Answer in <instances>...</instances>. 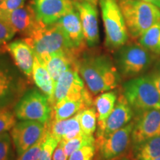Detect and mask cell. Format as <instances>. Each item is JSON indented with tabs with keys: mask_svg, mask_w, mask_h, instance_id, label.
I'll return each mask as SVG.
<instances>
[{
	"mask_svg": "<svg viewBox=\"0 0 160 160\" xmlns=\"http://www.w3.org/2000/svg\"><path fill=\"white\" fill-rule=\"evenodd\" d=\"M16 91L14 77L0 68V108L8 107Z\"/></svg>",
	"mask_w": 160,
	"mask_h": 160,
	"instance_id": "cb8c5ba5",
	"label": "cell"
},
{
	"mask_svg": "<svg viewBox=\"0 0 160 160\" xmlns=\"http://www.w3.org/2000/svg\"><path fill=\"white\" fill-rule=\"evenodd\" d=\"M117 160H133V159H130V158L127 157H123L120 158V159H117Z\"/></svg>",
	"mask_w": 160,
	"mask_h": 160,
	"instance_id": "f35d334b",
	"label": "cell"
},
{
	"mask_svg": "<svg viewBox=\"0 0 160 160\" xmlns=\"http://www.w3.org/2000/svg\"><path fill=\"white\" fill-rule=\"evenodd\" d=\"M46 136H47V130H46L42 137L35 145L31 146L29 149H28L23 153L19 155L17 160H39L40 155H41L43 142L45 141Z\"/></svg>",
	"mask_w": 160,
	"mask_h": 160,
	"instance_id": "4dcf8cb0",
	"label": "cell"
},
{
	"mask_svg": "<svg viewBox=\"0 0 160 160\" xmlns=\"http://www.w3.org/2000/svg\"><path fill=\"white\" fill-rule=\"evenodd\" d=\"M73 1H86V2H89L93 5H97V2L98 0H73Z\"/></svg>",
	"mask_w": 160,
	"mask_h": 160,
	"instance_id": "74e56055",
	"label": "cell"
},
{
	"mask_svg": "<svg viewBox=\"0 0 160 160\" xmlns=\"http://www.w3.org/2000/svg\"><path fill=\"white\" fill-rule=\"evenodd\" d=\"M79 13L84 37L88 47H95L99 42V30L97 5L86 1H73Z\"/></svg>",
	"mask_w": 160,
	"mask_h": 160,
	"instance_id": "5bb4252c",
	"label": "cell"
},
{
	"mask_svg": "<svg viewBox=\"0 0 160 160\" xmlns=\"http://www.w3.org/2000/svg\"><path fill=\"white\" fill-rule=\"evenodd\" d=\"M153 160H160V157H157V158H156V159H153Z\"/></svg>",
	"mask_w": 160,
	"mask_h": 160,
	"instance_id": "ab89813d",
	"label": "cell"
},
{
	"mask_svg": "<svg viewBox=\"0 0 160 160\" xmlns=\"http://www.w3.org/2000/svg\"><path fill=\"white\" fill-rule=\"evenodd\" d=\"M151 53L139 44H125L118 48L114 63L121 77H137L145 72L153 62Z\"/></svg>",
	"mask_w": 160,
	"mask_h": 160,
	"instance_id": "8992f818",
	"label": "cell"
},
{
	"mask_svg": "<svg viewBox=\"0 0 160 160\" xmlns=\"http://www.w3.org/2000/svg\"><path fill=\"white\" fill-rule=\"evenodd\" d=\"M59 142L60 140L52 136L47 128V136L43 142L41 155L39 160H52L53 152Z\"/></svg>",
	"mask_w": 160,
	"mask_h": 160,
	"instance_id": "f1b7e54d",
	"label": "cell"
},
{
	"mask_svg": "<svg viewBox=\"0 0 160 160\" xmlns=\"http://www.w3.org/2000/svg\"><path fill=\"white\" fill-rule=\"evenodd\" d=\"M105 32V45L117 50L127 44L129 33L117 0H99Z\"/></svg>",
	"mask_w": 160,
	"mask_h": 160,
	"instance_id": "5b68a950",
	"label": "cell"
},
{
	"mask_svg": "<svg viewBox=\"0 0 160 160\" xmlns=\"http://www.w3.org/2000/svg\"><path fill=\"white\" fill-rule=\"evenodd\" d=\"M77 67L88 91L96 95L115 89L121 82V76L115 63L108 56L81 53Z\"/></svg>",
	"mask_w": 160,
	"mask_h": 160,
	"instance_id": "6da1fadb",
	"label": "cell"
},
{
	"mask_svg": "<svg viewBox=\"0 0 160 160\" xmlns=\"http://www.w3.org/2000/svg\"><path fill=\"white\" fill-rule=\"evenodd\" d=\"M12 159L11 137L8 132H5L0 134V160H12Z\"/></svg>",
	"mask_w": 160,
	"mask_h": 160,
	"instance_id": "f546056e",
	"label": "cell"
},
{
	"mask_svg": "<svg viewBox=\"0 0 160 160\" xmlns=\"http://www.w3.org/2000/svg\"><path fill=\"white\" fill-rule=\"evenodd\" d=\"M117 99L115 91H105L96 98L93 105L97 111L98 122H103L107 119L114 108Z\"/></svg>",
	"mask_w": 160,
	"mask_h": 160,
	"instance_id": "603a6c76",
	"label": "cell"
},
{
	"mask_svg": "<svg viewBox=\"0 0 160 160\" xmlns=\"http://www.w3.org/2000/svg\"><path fill=\"white\" fill-rule=\"evenodd\" d=\"M92 93L85 86L77 65L65 71L55 84L54 93L50 100L52 109L63 99H91Z\"/></svg>",
	"mask_w": 160,
	"mask_h": 160,
	"instance_id": "9c48e42d",
	"label": "cell"
},
{
	"mask_svg": "<svg viewBox=\"0 0 160 160\" xmlns=\"http://www.w3.org/2000/svg\"><path fill=\"white\" fill-rule=\"evenodd\" d=\"M122 88L123 95L136 116L149 110H160V93L149 74L129 79Z\"/></svg>",
	"mask_w": 160,
	"mask_h": 160,
	"instance_id": "277c9868",
	"label": "cell"
},
{
	"mask_svg": "<svg viewBox=\"0 0 160 160\" xmlns=\"http://www.w3.org/2000/svg\"><path fill=\"white\" fill-rule=\"evenodd\" d=\"M79 124L84 134L92 136L97 129V114L95 108L90 107L79 112Z\"/></svg>",
	"mask_w": 160,
	"mask_h": 160,
	"instance_id": "484cf974",
	"label": "cell"
},
{
	"mask_svg": "<svg viewBox=\"0 0 160 160\" xmlns=\"http://www.w3.org/2000/svg\"><path fill=\"white\" fill-rule=\"evenodd\" d=\"M31 6L37 21L45 25L57 22L75 8L72 0H33Z\"/></svg>",
	"mask_w": 160,
	"mask_h": 160,
	"instance_id": "7c38bea8",
	"label": "cell"
},
{
	"mask_svg": "<svg viewBox=\"0 0 160 160\" xmlns=\"http://www.w3.org/2000/svg\"><path fill=\"white\" fill-rule=\"evenodd\" d=\"M52 107L49 99L37 89L28 91L14 108V113L19 120L37 121L48 123L51 119Z\"/></svg>",
	"mask_w": 160,
	"mask_h": 160,
	"instance_id": "52a82bcc",
	"label": "cell"
},
{
	"mask_svg": "<svg viewBox=\"0 0 160 160\" xmlns=\"http://www.w3.org/2000/svg\"><path fill=\"white\" fill-rule=\"evenodd\" d=\"M139 44L152 53L160 54V21L140 36Z\"/></svg>",
	"mask_w": 160,
	"mask_h": 160,
	"instance_id": "d4e9b609",
	"label": "cell"
},
{
	"mask_svg": "<svg viewBox=\"0 0 160 160\" xmlns=\"http://www.w3.org/2000/svg\"><path fill=\"white\" fill-rule=\"evenodd\" d=\"M24 39L42 64L48 58L57 53H71L77 57L82 53L73 49L58 22L48 25L39 22L35 29Z\"/></svg>",
	"mask_w": 160,
	"mask_h": 160,
	"instance_id": "7a4b0ae2",
	"label": "cell"
},
{
	"mask_svg": "<svg viewBox=\"0 0 160 160\" xmlns=\"http://www.w3.org/2000/svg\"><path fill=\"white\" fill-rule=\"evenodd\" d=\"M2 53V50H1V47H0V53Z\"/></svg>",
	"mask_w": 160,
	"mask_h": 160,
	"instance_id": "60d3db41",
	"label": "cell"
},
{
	"mask_svg": "<svg viewBox=\"0 0 160 160\" xmlns=\"http://www.w3.org/2000/svg\"><path fill=\"white\" fill-rule=\"evenodd\" d=\"M160 157V135L133 147V160H153Z\"/></svg>",
	"mask_w": 160,
	"mask_h": 160,
	"instance_id": "7402d4cb",
	"label": "cell"
},
{
	"mask_svg": "<svg viewBox=\"0 0 160 160\" xmlns=\"http://www.w3.org/2000/svg\"><path fill=\"white\" fill-rule=\"evenodd\" d=\"M134 121L105 137L96 138V160H117L125 157L131 144Z\"/></svg>",
	"mask_w": 160,
	"mask_h": 160,
	"instance_id": "ba28073f",
	"label": "cell"
},
{
	"mask_svg": "<svg viewBox=\"0 0 160 160\" xmlns=\"http://www.w3.org/2000/svg\"><path fill=\"white\" fill-rule=\"evenodd\" d=\"M3 1V0H0V4H1V2H2Z\"/></svg>",
	"mask_w": 160,
	"mask_h": 160,
	"instance_id": "b9f144b4",
	"label": "cell"
},
{
	"mask_svg": "<svg viewBox=\"0 0 160 160\" xmlns=\"http://www.w3.org/2000/svg\"><path fill=\"white\" fill-rule=\"evenodd\" d=\"M96 143V139L93 135L89 136L82 133L74 139L65 142V151L68 157H69L75 151L87 145H93Z\"/></svg>",
	"mask_w": 160,
	"mask_h": 160,
	"instance_id": "4316f807",
	"label": "cell"
},
{
	"mask_svg": "<svg viewBox=\"0 0 160 160\" xmlns=\"http://www.w3.org/2000/svg\"><path fill=\"white\" fill-rule=\"evenodd\" d=\"M79 112L68 119L63 120H50L47 123L48 131L52 136L57 139L65 142L74 139L82 134L81 127L79 124Z\"/></svg>",
	"mask_w": 160,
	"mask_h": 160,
	"instance_id": "ac0fdd59",
	"label": "cell"
},
{
	"mask_svg": "<svg viewBox=\"0 0 160 160\" xmlns=\"http://www.w3.org/2000/svg\"><path fill=\"white\" fill-rule=\"evenodd\" d=\"M47 130V123L42 124L37 121L22 120L17 122L11 130L12 141L18 155H21L35 145L42 137Z\"/></svg>",
	"mask_w": 160,
	"mask_h": 160,
	"instance_id": "30bf717a",
	"label": "cell"
},
{
	"mask_svg": "<svg viewBox=\"0 0 160 160\" xmlns=\"http://www.w3.org/2000/svg\"><path fill=\"white\" fill-rule=\"evenodd\" d=\"M32 77L36 85L48 98L50 102L54 93L55 82L45 66L37 57L33 64Z\"/></svg>",
	"mask_w": 160,
	"mask_h": 160,
	"instance_id": "44dd1931",
	"label": "cell"
},
{
	"mask_svg": "<svg viewBox=\"0 0 160 160\" xmlns=\"http://www.w3.org/2000/svg\"><path fill=\"white\" fill-rule=\"evenodd\" d=\"M0 16L8 22L16 33H21L25 37H28L39 23L31 5H24L7 13L0 12Z\"/></svg>",
	"mask_w": 160,
	"mask_h": 160,
	"instance_id": "2e32d148",
	"label": "cell"
},
{
	"mask_svg": "<svg viewBox=\"0 0 160 160\" xmlns=\"http://www.w3.org/2000/svg\"><path fill=\"white\" fill-rule=\"evenodd\" d=\"M17 117L14 112L11 111L8 107L0 108V134L8 132L17 124Z\"/></svg>",
	"mask_w": 160,
	"mask_h": 160,
	"instance_id": "83f0119b",
	"label": "cell"
},
{
	"mask_svg": "<svg viewBox=\"0 0 160 160\" xmlns=\"http://www.w3.org/2000/svg\"><path fill=\"white\" fill-rule=\"evenodd\" d=\"M67 158L65 151V141L61 140L53 152L52 160H67Z\"/></svg>",
	"mask_w": 160,
	"mask_h": 160,
	"instance_id": "e575fe53",
	"label": "cell"
},
{
	"mask_svg": "<svg viewBox=\"0 0 160 160\" xmlns=\"http://www.w3.org/2000/svg\"><path fill=\"white\" fill-rule=\"evenodd\" d=\"M93 104V99L80 100L63 99L56 104L53 108L51 118L56 121L68 119L82 110L92 107Z\"/></svg>",
	"mask_w": 160,
	"mask_h": 160,
	"instance_id": "ffe728a7",
	"label": "cell"
},
{
	"mask_svg": "<svg viewBox=\"0 0 160 160\" xmlns=\"http://www.w3.org/2000/svg\"><path fill=\"white\" fill-rule=\"evenodd\" d=\"M149 76L151 77V79L153 80L156 88H157L158 91L160 93V66L157 67L151 74H149Z\"/></svg>",
	"mask_w": 160,
	"mask_h": 160,
	"instance_id": "d590c367",
	"label": "cell"
},
{
	"mask_svg": "<svg viewBox=\"0 0 160 160\" xmlns=\"http://www.w3.org/2000/svg\"><path fill=\"white\" fill-rule=\"evenodd\" d=\"M57 22L65 32L73 49L79 53H82L87 44L84 37L79 13L76 8L60 18Z\"/></svg>",
	"mask_w": 160,
	"mask_h": 160,
	"instance_id": "9a60e30c",
	"label": "cell"
},
{
	"mask_svg": "<svg viewBox=\"0 0 160 160\" xmlns=\"http://www.w3.org/2000/svg\"><path fill=\"white\" fill-rule=\"evenodd\" d=\"M142 1L151 3L152 5L157 6V7H158L160 9V0H142Z\"/></svg>",
	"mask_w": 160,
	"mask_h": 160,
	"instance_id": "8d00e7d4",
	"label": "cell"
},
{
	"mask_svg": "<svg viewBox=\"0 0 160 160\" xmlns=\"http://www.w3.org/2000/svg\"><path fill=\"white\" fill-rule=\"evenodd\" d=\"M134 112L125 96L120 94L115 107L103 122H98L97 138L105 137L131 122L134 117Z\"/></svg>",
	"mask_w": 160,
	"mask_h": 160,
	"instance_id": "8fae6325",
	"label": "cell"
},
{
	"mask_svg": "<svg viewBox=\"0 0 160 160\" xmlns=\"http://www.w3.org/2000/svg\"><path fill=\"white\" fill-rule=\"evenodd\" d=\"M5 50L11 55L16 65L26 77L31 78L36 56L25 39H17L5 45Z\"/></svg>",
	"mask_w": 160,
	"mask_h": 160,
	"instance_id": "e0dca14e",
	"label": "cell"
},
{
	"mask_svg": "<svg viewBox=\"0 0 160 160\" xmlns=\"http://www.w3.org/2000/svg\"><path fill=\"white\" fill-rule=\"evenodd\" d=\"M160 135V110L152 109L137 115L131 133L133 147Z\"/></svg>",
	"mask_w": 160,
	"mask_h": 160,
	"instance_id": "4fadbf2b",
	"label": "cell"
},
{
	"mask_svg": "<svg viewBox=\"0 0 160 160\" xmlns=\"http://www.w3.org/2000/svg\"><path fill=\"white\" fill-rule=\"evenodd\" d=\"M78 58L79 57L71 53H57L48 58L43 65L56 84L65 71L77 65Z\"/></svg>",
	"mask_w": 160,
	"mask_h": 160,
	"instance_id": "d6986e66",
	"label": "cell"
},
{
	"mask_svg": "<svg viewBox=\"0 0 160 160\" xmlns=\"http://www.w3.org/2000/svg\"><path fill=\"white\" fill-rule=\"evenodd\" d=\"M25 0H3L0 4V12H11L23 7Z\"/></svg>",
	"mask_w": 160,
	"mask_h": 160,
	"instance_id": "836d02e7",
	"label": "cell"
},
{
	"mask_svg": "<svg viewBox=\"0 0 160 160\" xmlns=\"http://www.w3.org/2000/svg\"><path fill=\"white\" fill-rule=\"evenodd\" d=\"M16 33L8 22L0 16V46L11 41Z\"/></svg>",
	"mask_w": 160,
	"mask_h": 160,
	"instance_id": "d6a6232c",
	"label": "cell"
},
{
	"mask_svg": "<svg viewBox=\"0 0 160 160\" xmlns=\"http://www.w3.org/2000/svg\"><path fill=\"white\" fill-rule=\"evenodd\" d=\"M125 19L129 36L139 38L160 21V9L142 0H117Z\"/></svg>",
	"mask_w": 160,
	"mask_h": 160,
	"instance_id": "3957f363",
	"label": "cell"
},
{
	"mask_svg": "<svg viewBox=\"0 0 160 160\" xmlns=\"http://www.w3.org/2000/svg\"><path fill=\"white\" fill-rule=\"evenodd\" d=\"M95 154V144L87 145L73 152L69 157L68 160H93Z\"/></svg>",
	"mask_w": 160,
	"mask_h": 160,
	"instance_id": "1f68e13d",
	"label": "cell"
}]
</instances>
